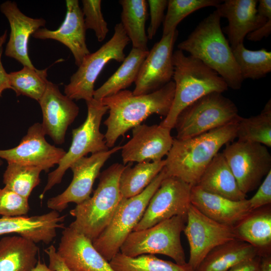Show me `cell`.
Wrapping results in <instances>:
<instances>
[{
  "label": "cell",
  "mask_w": 271,
  "mask_h": 271,
  "mask_svg": "<svg viewBox=\"0 0 271 271\" xmlns=\"http://www.w3.org/2000/svg\"><path fill=\"white\" fill-rule=\"evenodd\" d=\"M175 89V83L171 80L149 94L135 95L124 89L102 99V103L109 111L104 121L107 128L104 134L107 147H114L119 137L142 124L150 115L156 114L166 117L173 102Z\"/></svg>",
  "instance_id": "cell-1"
},
{
  "label": "cell",
  "mask_w": 271,
  "mask_h": 271,
  "mask_svg": "<svg viewBox=\"0 0 271 271\" xmlns=\"http://www.w3.org/2000/svg\"><path fill=\"white\" fill-rule=\"evenodd\" d=\"M237 127L234 123L188 139H174L165 159L167 175L196 185L220 149L236 138Z\"/></svg>",
  "instance_id": "cell-2"
},
{
  "label": "cell",
  "mask_w": 271,
  "mask_h": 271,
  "mask_svg": "<svg viewBox=\"0 0 271 271\" xmlns=\"http://www.w3.org/2000/svg\"><path fill=\"white\" fill-rule=\"evenodd\" d=\"M220 19L215 10L177 47L217 72L228 87L238 90L241 87L243 79L231 47L221 28Z\"/></svg>",
  "instance_id": "cell-3"
},
{
  "label": "cell",
  "mask_w": 271,
  "mask_h": 271,
  "mask_svg": "<svg viewBox=\"0 0 271 271\" xmlns=\"http://www.w3.org/2000/svg\"><path fill=\"white\" fill-rule=\"evenodd\" d=\"M173 63L174 98L168 114L159 124L171 129L174 128L180 112L191 103L208 93H222L228 88L217 72L199 59L186 56L180 50L173 52Z\"/></svg>",
  "instance_id": "cell-4"
},
{
  "label": "cell",
  "mask_w": 271,
  "mask_h": 271,
  "mask_svg": "<svg viewBox=\"0 0 271 271\" xmlns=\"http://www.w3.org/2000/svg\"><path fill=\"white\" fill-rule=\"evenodd\" d=\"M125 165L114 163L99 175L93 194L70 211L75 218L69 226L93 241L107 226L123 199L119 180Z\"/></svg>",
  "instance_id": "cell-5"
},
{
  "label": "cell",
  "mask_w": 271,
  "mask_h": 271,
  "mask_svg": "<svg viewBox=\"0 0 271 271\" xmlns=\"http://www.w3.org/2000/svg\"><path fill=\"white\" fill-rule=\"evenodd\" d=\"M166 176L164 167L140 194L123 198L109 224L92 241L107 261L109 262L119 252L122 244L142 218L151 198Z\"/></svg>",
  "instance_id": "cell-6"
},
{
  "label": "cell",
  "mask_w": 271,
  "mask_h": 271,
  "mask_svg": "<svg viewBox=\"0 0 271 271\" xmlns=\"http://www.w3.org/2000/svg\"><path fill=\"white\" fill-rule=\"evenodd\" d=\"M241 116L235 104L222 93H208L184 109L174 128L176 138L184 140L229 124L237 123Z\"/></svg>",
  "instance_id": "cell-7"
},
{
  "label": "cell",
  "mask_w": 271,
  "mask_h": 271,
  "mask_svg": "<svg viewBox=\"0 0 271 271\" xmlns=\"http://www.w3.org/2000/svg\"><path fill=\"white\" fill-rule=\"evenodd\" d=\"M187 216H175L149 228L132 231L122 244L119 252L129 257L160 254L184 264L185 252L181 241Z\"/></svg>",
  "instance_id": "cell-8"
},
{
  "label": "cell",
  "mask_w": 271,
  "mask_h": 271,
  "mask_svg": "<svg viewBox=\"0 0 271 271\" xmlns=\"http://www.w3.org/2000/svg\"><path fill=\"white\" fill-rule=\"evenodd\" d=\"M87 114L85 121L72 130V142L69 149L53 171L48 174L47 182L40 195L42 199L46 192L60 184L66 171L78 159L91 154L108 150L104 134L100 126L108 107L101 100L94 98L85 101Z\"/></svg>",
  "instance_id": "cell-9"
},
{
  "label": "cell",
  "mask_w": 271,
  "mask_h": 271,
  "mask_svg": "<svg viewBox=\"0 0 271 271\" xmlns=\"http://www.w3.org/2000/svg\"><path fill=\"white\" fill-rule=\"evenodd\" d=\"M112 37L98 50L83 59L77 70L65 86V95L72 100L93 98L94 84L105 65L111 60L122 62L125 58L124 50L130 40L120 23L115 25Z\"/></svg>",
  "instance_id": "cell-10"
},
{
  "label": "cell",
  "mask_w": 271,
  "mask_h": 271,
  "mask_svg": "<svg viewBox=\"0 0 271 271\" xmlns=\"http://www.w3.org/2000/svg\"><path fill=\"white\" fill-rule=\"evenodd\" d=\"M222 154L246 195L258 187L271 171V155L263 145L237 140L226 144Z\"/></svg>",
  "instance_id": "cell-11"
},
{
  "label": "cell",
  "mask_w": 271,
  "mask_h": 271,
  "mask_svg": "<svg viewBox=\"0 0 271 271\" xmlns=\"http://www.w3.org/2000/svg\"><path fill=\"white\" fill-rule=\"evenodd\" d=\"M216 8L221 18L228 20L222 30L231 48L243 43L249 33L271 19L270 0H225Z\"/></svg>",
  "instance_id": "cell-12"
},
{
  "label": "cell",
  "mask_w": 271,
  "mask_h": 271,
  "mask_svg": "<svg viewBox=\"0 0 271 271\" xmlns=\"http://www.w3.org/2000/svg\"><path fill=\"white\" fill-rule=\"evenodd\" d=\"M192 187L178 178L166 176L151 198L133 231L149 228L175 216H187L191 204Z\"/></svg>",
  "instance_id": "cell-13"
},
{
  "label": "cell",
  "mask_w": 271,
  "mask_h": 271,
  "mask_svg": "<svg viewBox=\"0 0 271 271\" xmlns=\"http://www.w3.org/2000/svg\"><path fill=\"white\" fill-rule=\"evenodd\" d=\"M121 149V146H115L75 161L70 167L73 173L70 184L62 193L48 199L47 207L61 212L67 208L69 203L78 205L88 199L101 168L113 154Z\"/></svg>",
  "instance_id": "cell-14"
},
{
  "label": "cell",
  "mask_w": 271,
  "mask_h": 271,
  "mask_svg": "<svg viewBox=\"0 0 271 271\" xmlns=\"http://www.w3.org/2000/svg\"><path fill=\"white\" fill-rule=\"evenodd\" d=\"M183 232L190 247L187 262L195 270L212 249L235 238L232 227L208 218L191 204Z\"/></svg>",
  "instance_id": "cell-15"
},
{
  "label": "cell",
  "mask_w": 271,
  "mask_h": 271,
  "mask_svg": "<svg viewBox=\"0 0 271 271\" xmlns=\"http://www.w3.org/2000/svg\"><path fill=\"white\" fill-rule=\"evenodd\" d=\"M178 35L176 30L162 36L149 51L134 82L133 95L152 93L171 81L174 74L173 48Z\"/></svg>",
  "instance_id": "cell-16"
},
{
  "label": "cell",
  "mask_w": 271,
  "mask_h": 271,
  "mask_svg": "<svg viewBox=\"0 0 271 271\" xmlns=\"http://www.w3.org/2000/svg\"><path fill=\"white\" fill-rule=\"evenodd\" d=\"M45 133L41 123L30 126L19 144L13 148L0 150V159L8 163L40 167L48 172L58 165L66 152L49 144L45 139Z\"/></svg>",
  "instance_id": "cell-17"
},
{
  "label": "cell",
  "mask_w": 271,
  "mask_h": 271,
  "mask_svg": "<svg viewBox=\"0 0 271 271\" xmlns=\"http://www.w3.org/2000/svg\"><path fill=\"white\" fill-rule=\"evenodd\" d=\"M171 130L160 124H141L133 127L132 138L120 150L123 165L163 160L173 143Z\"/></svg>",
  "instance_id": "cell-18"
},
{
  "label": "cell",
  "mask_w": 271,
  "mask_h": 271,
  "mask_svg": "<svg viewBox=\"0 0 271 271\" xmlns=\"http://www.w3.org/2000/svg\"><path fill=\"white\" fill-rule=\"evenodd\" d=\"M38 102L42 113L41 123L45 134L56 144H64L69 126L78 115V106L63 94L56 84L49 81Z\"/></svg>",
  "instance_id": "cell-19"
},
{
  "label": "cell",
  "mask_w": 271,
  "mask_h": 271,
  "mask_svg": "<svg viewBox=\"0 0 271 271\" xmlns=\"http://www.w3.org/2000/svg\"><path fill=\"white\" fill-rule=\"evenodd\" d=\"M56 251L70 271H114L90 239L69 226L63 229Z\"/></svg>",
  "instance_id": "cell-20"
},
{
  "label": "cell",
  "mask_w": 271,
  "mask_h": 271,
  "mask_svg": "<svg viewBox=\"0 0 271 271\" xmlns=\"http://www.w3.org/2000/svg\"><path fill=\"white\" fill-rule=\"evenodd\" d=\"M65 19L55 30L40 28L32 34L39 39H53L60 42L72 53L75 64L79 67L84 58L90 53L86 43L84 16L77 0H66Z\"/></svg>",
  "instance_id": "cell-21"
},
{
  "label": "cell",
  "mask_w": 271,
  "mask_h": 271,
  "mask_svg": "<svg viewBox=\"0 0 271 271\" xmlns=\"http://www.w3.org/2000/svg\"><path fill=\"white\" fill-rule=\"evenodd\" d=\"M0 10L7 18L11 28L5 55L16 59L24 66L35 69L28 55L29 39L38 29L45 25L46 21L43 18L34 19L27 16L20 10L15 2H4Z\"/></svg>",
  "instance_id": "cell-22"
},
{
  "label": "cell",
  "mask_w": 271,
  "mask_h": 271,
  "mask_svg": "<svg viewBox=\"0 0 271 271\" xmlns=\"http://www.w3.org/2000/svg\"><path fill=\"white\" fill-rule=\"evenodd\" d=\"M65 217L55 210L30 217L3 216L0 218V235L16 233L35 243L48 244L56 236L58 228H65Z\"/></svg>",
  "instance_id": "cell-23"
},
{
  "label": "cell",
  "mask_w": 271,
  "mask_h": 271,
  "mask_svg": "<svg viewBox=\"0 0 271 271\" xmlns=\"http://www.w3.org/2000/svg\"><path fill=\"white\" fill-rule=\"evenodd\" d=\"M191 203L202 214L232 227L252 210L248 199L235 201L207 192L195 185L191 191Z\"/></svg>",
  "instance_id": "cell-24"
},
{
  "label": "cell",
  "mask_w": 271,
  "mask_h": 271,
  "mask_svg": "<svg viewBox=\"0 0 271 271\" xmlns=\"http://www.w3.org/2000/svg\"><path fill=\"white\" fill-rule=\"evenodd\" d=\"M232 228L235 238L253 246L259 256L271 255L270 204L252 210Z\"/></svg>",
  "instance_id": "cell-25"
},
{
  "label": "cell",
  "mask_w": 271,
  "mask_h": 271,
  "mask_svg": "<svg viewBox=\"0 0 271 271\" xmlns=\"http://www.w3.org/2000/svg\"><path fill=\"white\" fill-rule=\"evenodd\" d=\"M196 186L202 190L227 199L239 201L246 199L222 153H218L202 175Z\"/></svg>",
  "instance_id": "cell-26"
},
{
  "label": "cell",
  "mask_w": 271,
  "mask_h": 271,
  "mask_svg": "<svg viewBox=\"0 0 271 271\" xmlns=\"http://www.w3.org/2000/svg\"><path fill=\"white\" fill-rule=\"evenodd\" d=\"M36 243L19 235L0 240V271H32L38 260Z\"/></svg>",
  "instance_id": "cell-27"
},
{
  "label": "cell",
  "mask_w": 271,
  "mask_h": 271,
  "mask_svg": "<svg viewBox=\"0 0 271 271\" xmlns=\"http://www.w3.org/2000/svg\"><path fill=\"white\" fill-rule=\"evenodd\" d=\"M256 255L257 251L253 246L234 238L212 249L196 271H228L238 263Z\"/></svg>",
  "instance_id": "cell-28"
},
{
  "label": "cell",
  "mask_w": 271,
  "mask_h": 271,
  "mask_svg": "<svg viewBox=\"0 0 271 271\" xmlns=\"http://www.w3.org/2000/svg\"><path fill=\"white\" fill-rule=\"evenodd\" d=\"M148 51L132 48L116 71L93 94V98L101 100L125 89L138 77Z\"/></svg>",
  "instance_id": "cell-29"
},
{
  "label": "cell",
  "mask_w": 271,
  "mask_h": 271,
  "mask_svg": "<svg viewBox=\"0 0 271 271\" xmlns=\"http://www.w3.org/2000/svg\"><path fill=\"white\" fill-rule=\"evenodd\" d=\"M122 7L121 22L131 42L132 48L148 51V39L145 29L148 17L147 2L145 0H120Z\"/></svg>",
  "instance_id": "cell-30"
},
{
  "label": "cell",
  "mask_w": 271,
  "mask_h": 271,
  "mask_svg": "<svg viewBox=\"0 0 271 271\" xmlns=\"http://www.w3.org/2000/svg\"><path fill=\"white\" fill-rule=\"evenodd\" d=\"M127 164L122 171L119 188L121 197L128 198L140 194L154 180L165 166V160L145 161L132 167Z\"/></svg>",
  "instance_id": "cell-31"
},
{
  "label": "cell",
  "mask_w": 271,
  "mask_h": 271,
  "mask_svg": "<svg viewBox=\"0 0 271 271\" xmlns=\"http://www.w3.org/2000/svg\"><path fill=\"white\" fill-rule=\"evenodd\" d=\"M109 262L114 271H196L188 262L179 264L151 254L132 257L118 252Z\"/></svg>",
  "instance_id": "cell-32"
},
{
  "label": "cell",
  "mask_w": 271,
  "mask_h": 271,
  "mask_svg": "<svg viewBox=\"0 0 271 271\" xmlns=\"http://www.w3.org/2000/svg\"><path fill=\"white\" fill-rule=\"evenodd\" d=\"M238 141L258 143L271 147V101L269 99L261 112L249 117L241 116L237 122Z\"/></svg>",
  "instance_id": "cell-33"
},
{
  "label": "cell",
  "mask_w": 271,
  "mask_h": 271,
  "mask_svg": "<svg viewBox=\"0 0 271 271\" xmlns=\"http://www.w3.org/2000/svg\"><path fill=\"white\" fill-rule=\"evenodd\" d=\"M243 79H258L271 71V52L265 49L250 50L243 43L231 48Z\"/></svg>",
  "instance_id": "cell-34"
},
{
  "label": "cell",
  "mask_w": 271,
  "mask_h": 271,
  "mask_svg": "<svg viewBox=\"0 0 271 271\" xmlns=\"http://www.w3.org/2000/svg\"><path fill=\"white\" fill-rule=\"evenodd\" d=\"M47 76V69L38 70L27 66L9 73L12 89L17 96H26L38 102L45 91L48 81Z\"/></svg>",
  "instance_id": "cell-35"
},
{
  "label": "cell",
  "mask_w": 271,
  "mask_h": 271,
  "mask_svg": "<svg viewBox=\"0 0 271 271\" xmlns=\"http://www.w3.org/2000/svg\"><path fill=\"white\" fill-rule=\"evenodd\" d=\"M42 168L15 163H8L3 174L5 187L29 199L33 190L40 183Z\"/></svg>",
  "instance_id": "cell-36"
},
{
  "label": "cell",
  "mask_w": 271,
  "mask_h": 271,
  "mask_svg": "<svg viewBox=\"0 0 271 271\" xmlns=\"http://www.w3.org/2000/svg\"><path fill=\"white\" fill-rule=\"evenodd\" d=\"M219 0H169L165 16L163 35L165 36L177 30L181 21L192 13L203 8L217 6Z\"/></svg>",
  "instance_id": "cell-37"
},
{
  "label": "cell",
  "mask_w": 271,
  "mask_h": 271,
  "mask_svg": "<svg viewBox=\"0 0 271 271\" xmlns=\"http://www.w3.org/2000/svg\"><path fill=\"white\" fill-rule=\"evenodd\" d=\"M82 13L86 30H92L98 42L106 38L109 29L101 12L100 0H82Z\"/></svg>",
  "instance_id": "cell-38"
},
{
  "label": "cell",
  "mask_w": 271,
  "mask_h": 271,
  "mask_svg": "<svg viewBox=\"0 0 271 271\" xmlns=\"http://www.w3.org/2000/svg\"><path fill=\"white\" fill-rule=\"evenodd\" d=\"M30 210L28 199L5 186L0 188V215L14 217L26 215Z\"/></svg>",
  "instance_id": "cell-39"
},
{
  "label": "cell",
  "mask_w": 271,
  "mask_h": 271,
  "mask_svg": "<svg viewBox=\"0 0 271 271\" xmlns=\"http://www.w3.org/2000/svg\"><path fill=\"white\" fill-rule=\"evenodd\" d=\"M147 2L149 6L150 15V23L147 35L148 39L152 40L164 21V12L167 7L168 1L148 0Z\"/></svg>",
  "instance_id": "cell-40"
},
{
  "label": "cell",
  "mask_w": 271,
  "mask_h": 271,
  "mask_svg": "<svg viewBox=\"0 0 271 271\" xmlns=\"http://www.w3.org/2000/svg\"><path fill=\"white\" fill-rule=\"evenodd\" d=\"M248 201L251 210L271 204V171L266 175L256 192Z\"/></svg>",
  "instance_id": "cell-41"
},
{
  "label": "cell",
  "mask_w": 271,
  "mask_h": 271,
  "mask_svg": "<svg viewBox=\"0 0 271 271\" xmlns=\"http://www.w3.org/2000/svg\"><path fill=\"white\" fill-rule=\"evenodd\" d=\"M44 251L49 258V267L53 271H70L57 253L56 248L51 245Z\"/></svg>",
  "instance_id": "cell-42"
},
{
  "label": "cell",
  "mask_w": 271,
  "mask_h": 271,
  "mask_svg": "<svg viewBox=\"0 0 271 271\" xmlns=\"http://www.w3.org/2000/svg\"><path fill=\"white\" fill-rule=\"evenodd\" d=\"M228 271H262L261 258L256 255L238 263Z\"/></svg>",
  "instance_id": "cell-43"
},
{
  "label": "cell",
  "mask_w": 271,
  "mask_h": 271,
  "mask_svg": "<svg viewBox=\"0 0 271 271\" xmlns=\"http://www.w3.org/2000/svg\"><path fill=\"white\" fill-rule=\"evenodd\" d=\"M7 38V30L0 36V97L4 90L7 89H12L10 85L9 73L6 71L1 60L3 53V45L5 44Z\"/></svg>",
  "instance_id": "cell-44"
},
{
  "label": "cell",
  "mask_w": 271,
  "mask_h": 271,
  "mask_svg": "<svg viewBox=\"0 0 271 271\" xmlns=\"http://www.w3.org/2000/svg\"><path fill=\"white\" fill-rule=\"evenodd\" d=\"M271 33V19L260 28L249 33L246 38L248 40L256 42L264 37H267Z\"/></svg>",
  "instance_id": "cell-45"
},
{
  "label": "cell",
  "mask_w": 271,
  "mask_h": 271,
  "mask_svg": "<svg viewBox=\"0 0 271 271\" xmlns=\"http://www.w3.org/2000/svg\"><path fill=\"white\" fill-rule=\"evenodd\" d=\"M261 258L262 271H271V255Z\"/></svg>",
  "instance_id": "cell-46"
},
{
  "label": "cell",
  "mask_w": 271,
  "mask_h": 271,
  "mask_svg": "<svg viewBox=\"0 0 271 271\" xmlns=\"http://www.w3.org/2000/svg\"><path fill=\"white\" fill-rule=\"evenodd\" d=\"M32 271H53L50 269L48 266H47L45 263L41 262L39 260L38 261L35 267Z\"/></svg>",
  "instance_id": "cell-47"
},
{
  "label": "cell",
  "mask_w": 271,
  "mask_h": 271,
  "mask_svg": "<svg viewBox=\"0 0 271 271\" xmlns=\"http://www.w3.org/2000/svg\"><path fill=\"white\" fill-rule=\"evenodd\" d=\"M3 164V161L0 159V166Z\"/></svg>",
  "instance_id": "cell-48"
}]
</instances>
